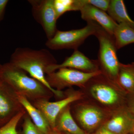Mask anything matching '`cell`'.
I'll return each mask as SVG.
<instances>
[{
    "label": "cell",
    "instance_id": "1",
    "mask_svg": "<svg viewBox=\"0 0 134 134\" xmlns=\"http://www.w3.org/2000/svg\"><path fill=\"white\" fill-rule=\"evenodd\" d=\"M9 62L43 83L56 98L60 99L65 97L64 92L52 88L46 79L47 69L57 64V60L49 50L19 47L12 54Z\"/></svg>",
    "mask_w": 134,
    "mask_h": 134
},
{
    "label": "cell",
    "instance_id": "29",
    "mask_svg": "<svg viewBox=\"0 0 134 134\" xmlns=\"http://www.w3.org/2000/svg\"><path fill=\"white\" fill-rule=\"evenodd\" d=\"M133 133H134V130H133Z\"/></svg>",
    "mask_w": 134,
    "mask_h": 134
},
{
    "label": "cell",
    "instance_id": "18",
    "mask_svg": "<svg viewBox=\"0 0 134 134\" xmlns=\"http://www.w3.org/2000/svg\"><path fill=\"white\" fill-rule=\"evenodd\" d=\"M117 82L127 93L134 92V62L120 63Z\"/></svg>",
    "mask_w": 134,
    "mask_h": 134
},
{
    "label": "cell",
    "instance_id": "15",
    "mask_svg": "<svg viewBox=\"0 0 134 134\" xmlns=\"http://www.w3.org/2000/svg\"><path fill=\"white\" fill-rule=\"evenodd\" d=\"M18 98L34 125L44 134H50V125L42 113L23 96L17 95Z\"/></svg>",
    "mask_w": 134,
    "mask_h": 134
},
{
    "label": "cell",
    "instance_id": "17",
    "mask_svg": "<svg viewBox=\"0 0 134 134\" xmlns=\"http://www.w3.org/2000/svg\"><path fill=\"white\" fill-rule=\"evenodd\" d=\"M113 37L117 50L134 43V28L127 24H118Z\"/></svg>",
    "mask_w": 134,
    "mask_h": 134
},
{
    "label": "cell",
    "instance_id": "27",
    "mask_svg": "<svg viewBox=\"0 0 134 134\" xmlns=\"http://www.w3.org/2000/svg\"><path fill=\"white\" fill-rule=\"evenodd\" d=\"M61 133V134H70L69 133H65V132H60ZM84 134H90V133H85Z\"/></svg>",
    "mask_w": 134,
    "mask_h": 134
},
{
    "label": "cell",
    "instance_id": "12",
    "mask_svg": "<svg viewBox=\"0 0 134 134\" xmlns=\"http://www.w3.org/2000/svg\"><path fill=\"white\" fill-rule=\"evenodd\" d=\"M62 68H69L80 71L91 73L99 71L97 60L89 59L77 49L60 64L51 65L47 69L46 74L55 72Z\"/></svg>",
    "mask_w": 134,
    "mask_h": 134
},
{
    "label": "cell",
    "instance_id": "25",
    "mask_svg": "<svg viewBox=\"0 0 134 134\" xmlns=\"http://www.w3.org/2000/svg\"><path fill=\"white\" fill-rule=\"evenodd\" d=\"M93 134H114L105 128L103 126H101Z\"/></svg>",
    "mask_w": 134,
    "mask_h": 134
},
{
    "label": "cell",
    "instance_id": "2",
    "mask_svg": "<svg viewBox=\"0 0 134 134\" xmlns=\"http://www.w3.org/2000/svg\"><path fill=\"white\" fill-rule=\"evenodd\" d=\"M81 91L84 98L109 111L126 105L127 93L117 82L102 73L90 79Z\"/></svg>",
    "mask_w": 134,
    "mask_h": 134
},
{
    "label": "cell",
    "instance_id": "22",
    "mask_svg": "<svg viewBox=\"0 0 134 134\" xmlns=\"http://www.w3.org/2000/svg\"><path fill=\"white\" fill-rule=\"evenodd\" d=\"M86 1L88 4L105 12L107 11L110 2L109 0H86Z\"/></svg>",
    "mask_w": 134,
    "mask_h": 134
},
{
    "label": "cell",
    "instance_id": "23",
    "mask_svg": "<svg viewBox=\"0 0 134 134\" xmlns=\"http://www.w3.org/2000/svg\"><path fill=\"white\" fill-rule=\"evenodd\" d=\"M126 106L134 115V92L127 94Z\"/></svg>",
    "mask_w": 134,
    "mask_h": 134
},
{
    "label": "cell",
    "instance_id": "13",
    "mask_svg": "<svg viewBox=\"0 0 134 134\" xmlns=\"http://www.w3.org/2000/svg\"><path fill=\"white\" fill-rule=\"evenodd\" d=\"M84 5L79 11L82 19L86 22L93 21L99 25L109 34L113 36L118 24L114 21L105 11L88 4L83 0Z\"/></svg>",
    "mask_w": 134,
    "mask_h": 134
},
{
    "label": "cell",
    "instance_id": "19",
    "mask_svg": "<svg viewBox=\"0 0 134 134\" xmlns=\"http://www.w3.org/2000/svg\"><path fill=\"white\" fill-rule=\"evenodd\" d=\"M54 7L58 19L68 11H79L78 0H54Z\"/></svg>",
    "mask_w": 134,
    "mask_h": 134
},
{
    "label": "cell",
    "instance_id": "16",
    "mask_svg": "<svg viewBox=\"0 0 134 134\" xmlns=\"http://www.w3.org/2000/svg\"><path fill=\"white\" fill-rule=\"evenodd\" d=\"M107 11L110 17L118 24H127L134 28V21L129 15L123 1H110Z\"/></svg>",
    "mask_w": 134,
    "mask_h": 134
},
{
    "label": "cell",
    "instance_id": "11",
    "mask_svg": "<svg viewBox=\"0 0 134 134\" xmlns=\"http://www.w3.org/2000/svg\"><path fill=\"white\" fill-rule=\"evenodd\" d=\"M103 126L114 134L132 133L134 115L125 105L112 111Z\"/></svg>",
    "mask_w": 134,
    "mask_h": 134
},
{
    "label": "cell",
    "instance_id": "10",
    "mask_svg": "<svg viewBox=\"0 0 134 134\" xmlns=\"http://www.w3.org/2000/svg\"><path fill=\"white\" fill-rule=\"evenodd\" d=\"M24 110L17 95L0 80V127Z\"/></svg>",
    "mask_w": 134,
    "mask_h": 134
},
{
    "label": "cell",
    "instance_id": "26",
    "mask_svg": "<svg viewBox=\"0 0 134 134\" xmlns=\"http://www.w3.org/2000/svg\"><path fill=\"white\" fill-rule=\"evenodd\" d=\"M50 134H61L60 132L55 129H52Z\"/></svg>",
    "mask_w": 134,
    "mask_h": 134
},
{
    "label": "cell",
    "instance_id": "8",
    "mask_svg": "<svg viewBox=\"0 0 134 134\" xmlns=\"http://www.w3.org/2000/svg\"><path fill=\"white\" fill-rule=\"evenodd\" d=\"M69 88L65 92V97L59 100L51 102L43 99L31 103L42 113L52 129H55V120L63 109L74 102L84 98L83 93L81 90Z\"/></svg>",
    "mask_w": 134,
    "mask_h": 134
},
{
    "label": "cell",
    "instance_id": "30",
    "mask_svg": "<svg viewBox=\"0 0 134 134\" xmlns=\"http://www.w3.org/2000/svg\"><path fill=\"white\" fill-rule=\"evenodd\" d=\"M1 64H0V67H1Z\"/></svg>",
    "mask_w": 134,
    "mask_h": 134
},
{
    "label": "cell",
    "instance_id": "3",
    "mask_svg": "<svg viewBox=\"0 0 134 134\" xmlns=\"http://www.w3.org/2000/svg\"><path fill=\"white\" fill-rule=\"evenodd\" d=\"M0 80L17 95L23 96L31 103L43 99L49 100L54 96L43 83L10 62L1 65Z\"/></svg>",
    "mask_w": 134,
    "mask_h": 134
},
{
    "label": "cell",
    "instance_id": "24",
    "mask_svg": "<svg viewBox=\"0 0 134 134\" xmlns=\"http://www.w3.org/2000/svg\"><path fill=\"white\" fill-rule=\"evenodd\" d=\"M8 2V0H0V22L3 19L5 9Z\"/></svg>",
    "mask_w": 134,
    "mask_h": 134
},
{
    "label": "cell",
    "instance_id": "21",
    "mask_svg": "<svg viewBox=\"0 0 134 134\" xmlns=\"http://www.w3.org/2000/svg\"><path fill=\"white\" fill-rule=\"evenodd\" d=\"M23 119L21 134H44L34 125L26 113Z\"/></svg>",
    "mask_w": 134,
    "mask_h": 134
},
{
    "label": "cell",
    "instance_id": "5",
    "mask_svg": "<svg viewBox=\"0 0 134 134\" xmlns=\"http://www.w3.org/2000/svg\"><path fill=\"white\" fill-rule=\"evenodd\" d=\"M95 36L99 42L97 60L99 70L103 74L117 82L121 63L117 57V49L113 36L101 26Z\"/></svg>",
    "mask_w": 134,
    "mask_h": 134
},
{
    "label": "cell",
    "instance_id": "28",
    "mask_svg": "<svg viewBox=\"0 0 134 134\" xmlns=\"http://www.w3.org/2000/svg\"><path fill=\"white\" fill-rule=\"evenodd\" d=\"M130 134H134V133H132Z\"/></svg>",
    "mask_w": 134,
    "mask_h": 134
},
{
    "label": "cell",
    "instance_id": "4",
    "mask_svg": "<svg viewBox=\"0 0 134 134\" xmlns=\"http://www.w3.org/2000/svg\"><path fill=\"white\" fill-rule=\"evenodd\" d=\"M70 110L77 125L88 133L103 126L111 112L84 98L72 103Z\"/></svg>",
    "mask_w": 134,
    "mask_h": 134
},
{
    "label": "cell",
    "instance_id": "14",
    "mask_svg": "<svg viewBox=\"0 0 134 134\" xmlns=\"http://www.w3.org/2000/svg\"><path fill=\"white\" fill-rule=\"evenodd\" d=\"M71 104L63 109L58 114L55 120L54 129L60 132L70 134L85 133L77 125L72 116L70 110Z\"/></svg>",
    "mask_w": 134,
    "mask_h": 134
},
{
    "label": "cell",
    "instance_id": "20",
    "mask_svg": "<svg viewBox=\"0 0 134 134\" xmlns=\"http://www.w3.org/2000/svg\"><path fill=\"white\" fill-rule=\"evenodd\" d=\"M26 113L25 110L22 111L7 124L0 127V134H18L17 130L18 126Z\"/></svg>",
    "mask_w": 134,
    "mask_h": 134
},
{
    "label": "cell",
    "instance_id": "9",
    "mask_svg": "<svg viewBox=\"0 0 134 134\" xmlns=\"http://www.w3.org/2000/svg\"><path fill=\"white\" fill-rule=\"evenodd\" d=\"M32 15L41 25L48 39L52 38L58 30L54 0H30Z\"/></svg>",
    "mask_w": 134,
    "mask_h": 134
},
{
    "label": "cell",
    "instance_id": "7",
    "mask_svg": "<svg viewBox=\"0 0 134 134\" xmlns=\"http://www.w3.org/2000/svg\"><path fill=\"white\" fill-rule=\"evenodd\" d=\"M102 73H88L69 68H62L46 75V79L53 88L62 91L66 88L77 86L82 88L92 77Z\"/></svg>",
    "mask_w": 134,
    "mask_h": 134
},
{
    "label": "cell",
    "instance_id": "6",
    "mask_svg": "<svg viewBox=\"0 0 134 134\" xmlns=\"http://www.w3.org/2000/svg\"><path fill=\"white\" fill-rule=\"evenodd\" d=\"M82 29L68 31L57 30L52 38L48 39L46 45L51 50L64 49L76 50L89 36L94 35L100 26L93 21L87 22Z\"/></svg>",
    "mask_w": 134,
    "mask_h": 134
}]
</instances>
